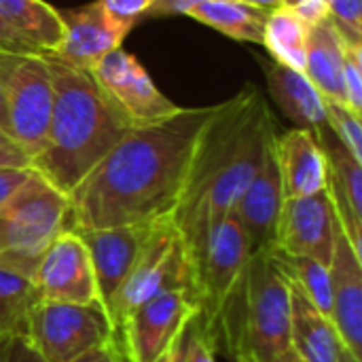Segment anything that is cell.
Masks as SVG:
<instances>
[{
	"mask_svg": "<svg viewBox=\"0 0 362 362\" xmlns=\"http://www.w3.org/2000/svg\"><path fill=\"white\" fill-rule=\"evenodd\" d=\"M214 106L180 108L161 123L134 127L68 193L66 227L106 229L172 218Z\"/></svg>",
	"mask_w": 362,
	"mask_h": 362,
	"instance_id": "obj_1",
	"label": "cell"
},
{
	"mask_svg": "<svg viewBox=\"0 0 362 362\" xmlns=\"http://www.w3.org/2000/svg\"><path fill=\"white\" fill-rule=\"evenodd\" d=\"M276 136L274 115L250 83L214 106L193 153L182 195L172 212L191 267L204 252L210 233L233 212L240 195L261 170Z\"/></svg>",
	"mask_w": 362,
	"mask_h": 362,
	"instance_id": "obj_2",
	"label": "cell"
},
{
	"mask_svg": "<svg viewBox=\"0 0 362 362\" xmlns=\"http://www.w3.org/2000/svg\"><path fill=\"white\" fill-rule=\"evenodd\" d=\"M53 81L47 144L30 170L53 189L68 193L134 129L100 89L89 70L45 55Z\"/></svg>",
	"mask_w": 362,
	"mask_h": 362,
	"instance_id": "obj_3",
	"label": "cell"
},
{
	"mask_svg": "<svg viewBox=\"0 0 362 362\" xmlns=\"http://www.w3.org/2000/svg\"><path fill=\"white\" fill-rule=\"evenodd\" d=\"M257 362H278L291 354V284L272 248L252 252L221 331L218 348Z\"/></svg>",
	"mask_w": 362,
	"mask_h": 362,
	"instance_id": "obj_4",
	"label": "cell"
},
{
	"mask_svg": "<svg viewBox=\"0 0 362 362\" xmlns=\"http://www.w3.org/2000/svg\"><path fill=\"white\" fill-rule=\"evenodd\" d=\"M68 225V197L30 170L0 204V269L32 280L51 240Z\"/></svg>",
	"mask_w": 362,
	"mask_h": 362,
	"instance_id": "obj_5",
	"label": "cell"
},
{
	"mask_svg": "<svg viewBox=\"0 0 362 362\" xmlns=\"http://www.w3.org/2000/svg\"><path fill=\"white\" fill-rule=\"evenodd\" d=\"M0 89L6 132L34 159L47 144L53 108V81L47 57L0 51Z\"/></svg>",
	"mask_w": 362,
	"mask_h": 362,
	"instance_id": "obj_6",
	"label": "cell"
},
{
	"mask_svg": "<svg viewBox=\"0 0 362 362\" xmlns=\"http://www.w3.org/2000/svg\"><path fill=\"white\" fill-rule=\"evenodd\" d=\"M170 288L193 291V267L172 218H163L153 225L136 265L106 305L115 333L138 305Z\"/></svg>",
	"mask_w": 362,
	"mask_h": 362,
	"instance_id": "obj_7",
	"label": "cell"
},
{
	"mask_svg": "<svg viewBox=\"0 0 362 362\" xmlns=\"http://www.w3.org/2000/svg\"><path fill=\"white\" fill-rule=\"evenodd\" d=\"M250 257V242L240 223L229 214L210 233L206 248L193 267V291L199 314L216 344L221 339L227 308L240 288Z\"/></svg>",
	"mask_w": 362,
	"mask_h": 362,
	"instance_id": "obj_8",
	"label": "cell"
},
{
	"mask_svg": "<svg viewBox=\"0 0 362 362\" xmlns=\"http://www.w3.org/2000/svg\"><path fill=\"white\" fill-rule=\"evenodd\" d=\"M25 337L45 362H72L115 339V329L102 303L38 301L30 312Z\"/></svg>",
	"mask_w": 362,
	"mask_h": 362,
	"instance_id": "obj_9",
	"label": "cell"
},
{
	"mask_svg": "<svg viewBox=\"0 0 362 362\" xmlns=\"http://www.w3.org/2000/svg\"><path fill=\"white\" fill-rule=\"evenodd\" d=\"M197 312V297L191 288H170L138 305L117 329L115 341L127 362H155Z\"/></svg>",
	"mask_w": 362,
	"mask_h": 362,
	"instance_id": "obj_10",
	"label": "cell"
},
{
	"mask_svg": "<svg viewBox=\"0 0 362 362\" xmlns=\"http://www.w3.org/2000/svg\"><path fill=\"white\" fill-rule=\"evenodd\" d=\"M89 72L134 127L161 123L180 110V106L159 91L138 57L125 49H115Z\"/></svg>",
	"mask_w": 362,
	"mask_h": 362,
	"instance_id": "obj_11",
	"label": "cell"
},
{
	"mask_svg": "<svg viewBox=\"0 0 362 362\" xmlns=\"http://www.w3.org/2000/svg\"><path fill=\"white\" fill-rule=\"evenodd\" d=\"M32 284L40 301L102 303L91 257L74 229H62L45 248Z\"/></svg>",
	"mask_w": 362,
	"mask_h": 362,
	"instance_id": "obj_12",
	"label": "cell"
},
{
	"mask_svg": "<svg viewBox=\"0 0 362 362\" xmlns=\"http://www.w3.org/2000/svg\"><path fill=\"white\" fill-rule=\"evenodd\" d=\"M335 227L337 218L327 189L316 195L284 197L276 223L274 248L291 257H305L329 265L335 246Z\"/></svg>",
	"mask_w": 362,
	"mask_h": 362,
	"instance_id": "obj_13",
	"label": "cell"
},
{
	"mask_svg": "<svg viewBox=\"0 0 362 362\" xmlns=\"http://www.w3.org/2000/svg\"><path fill=\"white\" fill-rule=\"evenodd\" d=\"M331 274V322L344 348L362 361V257L335 227V246L329 263Z\"/></svg>",
	"mask_w": 362,
	"mask_h": 362,
	"instance_id": "obj_14",
	"label": "cell"
},
{
	"mask_svg": "<svg viewBox=\"0 0 362 362\" xmlns=\"http://www.w3.org/2000/svg\"><path fill=\"white\" fill-rule=\"evenodd\" d=\"M155 225V223H153ZM153 225L74 229L89 250L100 301L106 308L136 265ZM70 229V227H68Z\"/></svg>",
	"mask_w": 362,
	"mask_h": 362,
	"instance_id": "obj_15",
	"label": "cell"
},
{
	"mask_svg": "<svg viewBox=\"0 0 362 362\" xmlns=\"http://www.w3.org/2000/svg\"><path fill=\"white\" fill-rule=\"evenodd\" d=\"M276 142V138H274ZM274 142L269 144L263 165L250 185L240 195L238 204L233 206L231 216L244 229L252 252L274 248V233L276 223L284 204V189L280 180V170L276 161Z\"/></svg>",
	"mask_w": 362,
	"mask_h": 362,
	"instance_id": "obj_16",
	"label": "cell"
},
{
	"mask_svg": "<svg viewBox=\"0 0 362 362\" xmlns=\"http://www.w3.org/2000/svg\"><path fill=\"white\" fill-rule=\"evenodd\" d=\"M316 134L327 159V193L335 218L352 248L362 257V163L327 127Z\"/></svg>",
	"mask_w": 362,
	"mask_h": 362,
	"instance_id": "obj_17",
	"label": "cell"
},
{
	"mask_svg": "<svg viewBox=\"0 0 362 362\" xmlns=\"http://www.w3.org/2000/svg\"><path fill=\"white\" fill-rule=\"evenodd\" d=\"M59 15L64 21V38L53 57L74 68L91 70L102 57L121 49V42L125 40V34L102 13L98 0L59 11Z\"/></svg>",
	"mask_w": 362,
	"mask_h": 362,
	"instance_id": "obj_18",
	"label": "cell"
},
{
	"mask_svg": "<svg viewBox=\"0 0 362 362\" xmlns=\"http://www.w3.org/2000/svg\"><path fill=\"white\" fill-rule=\"evenodd\" d=\"M276 161L284 197L316 195L327 189V159L318 134L295 127L276 136Z\"/></svg>",
	"mask_w": 362,
	"mask_h": 362,
	"instance_id": "obj_19",
	"label": "cell"
},
{
	"mask_svg": "<svg viewBox=\"0 0 362 362\" xmlns=\"http://www.w3.org/2000/svg\"><path fill=\"white\" fill-rule=\"evenodd\" d=\"M261 66L272 100L297 127L312 132L327 127V100L301 70H293L278 62H263Z\"/></svg>",
	"mask_w": 362,
	"mask_h": 362,
	"instance_id": "obj_20",
	"label": "cell"
},
{
	"mask_svg": "<svg viewBox=\"0 0 362 362\" xmlns=\"http://www.w3.org/2000/svg\"><path fill=\"white\" fill-rule=\"evenodd\" d=\"M291 284V352L297 362H337L339 335L325 316L293 282Z\"/></svg>",
	"mask_w": 362,
	"mask_h": 362,
	"instance_id": "obj_21",
	"label": "cell"
},
{
	"mask_svg": "<svg viewBox=\"0 0 362 362\" xmlns=\"http://www.w3.org/2000/svg\"><path fill=\"white\" fill-rule=\"evenodd\" d=\"M346 40L329 19V15L310 25L308 30V45H305V66L303 74L310 83L320 91L325 100L341 102L344 104V89H341V74H344V59H346Z\"/></svg>",
	"mask_w": 362,
	"mask_h": 362,
	"instance_id": "obj_22",
	"label": "cell"
},
{
	"mask_svg": "<svg viewBox=\"0 0 362 362\" xmlns=\"http://www.w3.org/2000/svg\"><path fill=\"white\" fill-rule=\"evenodd\" d=\"M0 19L42 55H53L62 45V15L45 0H0Z\"/></svg>",
	"mask_w": 362,
	"mask_h": 362,
	"instance_id": "obj_23",
	"label": "cell"
},
{
	"mask_svg": "<svg viewBox=\"0 0 362 362\" xmlns=\"http://www.w3.org/2000/svg\"><path fill=\"white\" fill-rule=\"evenodd\" d=\"M267 15L269 8L240 0H204L195 4L187 17H193L233 40L261 45Z\"/></svg>",
	"mask_w": 362,
	"mask_h": 362,
	"instance_id": "obj_24",
	"label": "cell"
},
{
	"mask_svg": "<svg viewBox=\"0 0 362 362\" xmlns=\"http://www.w3.org/2000/svg\"><path fill=\"white\" fill-rule=\"evenodd\" d=\"M308 23L291 8H272L263 30V47L274 62L301 70L305 66V45H308Z\"/></svg>",
	"mask_w": 362,
	"mask_h": 362,
	"instance_id": "obj_25",
	"label": "cell"
},
{
	"mask_svg": "<svg viewBox=\"0 0 362 362\" xmlns=\"http://www.w3.org/2000/svg\"><path fill=\"white\" fill-rule=\"evenodd\" d=\"M40 301L32 280L0 269V339L28 333L32 308Z\"/></svg>",
	"mask_w": 362,
	"mask_h": 362,
	"instance_id": "obj_26",
	"label": "cell"
},
{
	"mask_svg": "<svg viewBox=\"0 0 362 362\" xmlns=\"http://www.w3.org/2000/svg\"><path fill=\"white\" fill-rule=\"evenodd\" d=\"M272 255L280 269L284 272L286 280L293 282L325 316L331 318V274L329 265H322L314 259L305 257H291L276 248H272Z\"/></svg>",
	"mask_w": 362,
	"mask_h": 362,
	"instance_id": "obj_27",
	"label": "cell"
},
{
	"mask_svg": "<svg viewBox=\"0 0 362 362\" xmlns=\"http://www.w3.org/2000/svg\"><path fill=\"white\" fill-rule=\"evenodd\" d=\"M327 115V129L346 146V151L362 163V123L361 115L352 112L341 102L327 100L325 106Z\"/></svg>",
	"mask_w": 362,
	"mask_h": 362,
	"instance_id": "obj_28",
	"label": "cell"
},
{
	"mask_svg": "<svg viewBox=\"0 0 362 362\" xmlns=\"http://www.w3.org/2000/svg\"><path fill=\"white\" fill-rule=\"evenodd\" d=\"M218 344L197 312L180 335V362H216Z\"/></svg>",
	"mask_w": 362,
	"mask_h": 362,
	"instance_id": "obj_29",
	"label": "cell"
},
{
	"mask_svg": "<svg viewBox=\"0 0 362 362\" xmlns=\"http://www.w3.org/2000/svg\"><path fill=\"white\" fill-rule=\"evenodd\" d=\"M327 15L348 45L362 47V0H327Z\"/></svg>",
	"mask_w": 362,
	"mask_h": 362,
	"instance_id": "obj_30",
	"label": "cell"
},
{
	"mask_svg": "<svg viewBox=\"0 0 362 362\" xmlns=\"http://www.w3.org/2000/svg\"><path fill=\"white\" fill-rule=\"evenodd\" d=\"M344 104L362 117V47L346 45L344 74H341Z\"/></svg>",
	"mask_w": 362,
	"mask_h": 362,
	"instance_id": "obj_31",
	"label": "cell"
},
{
	"mask_svg": "<svg viewBox=\"0 0 362 362\" xmlns=\"http://www.w3.org/2000/svg\"><path fill=\"white\" fill-rule=\"evenodd\" d=\"M153 0H98L102 13L108 17V21L121 30L125 36L132 32V28L151 11Z\"/></svg>",
	"mask_w": 362,
	"mask_h": 362,
	"instance_id": "obj_32",
	"label": "cell"
},
{
	"mask_svg": "<svg viewBox=\"0 0 362 362\" xmlns=\"http://www.w3.org/2000/svg\"><path fill=\"white\" fill-rule=\"evenodd\" d=\"M0 362H45L23 335L0 339Z\"/></svg>",
	"mask_w": 362,
	"mask_h": 362,
	"instance_id": "obj_33",
	"label": "cell"
},
{
	"mask_svg": "<svg viewBox=\"0 0 362 362\" xmlns=\"http://www.w3.org/2000/svg\"><path fill=\"white\" fill-rule=\"evenodd\" d=\"M32 159L25 151L0 127V170H30Z\"/></svg>",
	"mask_w": 362,
	"mask_h": 362,
	"instance_id": "obj_34",
	"label": "cell"
},
{
	"mask_svg": "<svg viewBox=\"0 0 362 362\" xmlns=\"http://www.w3.org/2000/svg\"><path fill=\"white\" fill-rule=\"evenodd\" d=\"M282 6L295 11L308 28L327 17V0H282Z\"/></svg>",
	"mask_w": 362,
	"mask_h": 362,
	"instance_id": "obj_35",
	"label": "cell"
},
{
	"mask_svg": "<svg viewBox=\"0 0 362 362\" xmlns=\"http://www.w3.org/2000/svg\"><path fill=\"white\" fill-rule=\"evenodd\" d=\"M72 362H127V361H125V356H123V352H121L119 344H117L115 339H110V341H106V344H102V346H98V348L89 350V352L81 354L78 358H74Z\"/></svg>",
	"mask_w": 362,
	"mask_h": 362,
	"instance_id": "obj_36",
	"label": "cell"
},
{
	"mask_svg": "<svg viewBox=\"0 0 362 362\" xmlns=\"http://www.w3.org/2000/svg\"><path fill=\"white\" fill-rule=\"evenodd\" d=\"M204 0H153L148 15L153 17H172V15H189V11Z\"/></svg>",
	"mask_w": 362,
	"mask_h": 362,
	"instance_id": "obj_37",
	"label": "cell"
},
{
	"mask_svg": "<svg viewBox=\"0 0 362 362\" xmlns=\"http://www.w3.org/2000/svg\"><path fill=\"white\" fill-rule=\"evenodd\" d=\"M0 51H6V53H38L23 38H19L2 19H0Z\"/></svg>",
	"mask_w": 362,
	"mask_h": 362,
	"instance_id": "obj_38",
	"label": "cell"
},
{
	"mask_svg": "<svg viewBox=\"0 0 362 362\" xmlns=\"http://www.w3.org/2000/svg\"><path fill=\"white\" fill-rule=\"evenodd\" d=\"M30 170H0V204L15 193V189L28 178Z\"/></svg>",
	"mask_w": 362,
	"mask_h": 362,
	"instance_id": "obj_39",
	"label": "cell"
},
{
	"mask_svg": "<svg viewBox=\"0 0 362 362\" xmlns=\"http://www.w3.org/2000/svg\"><path fill=\"white\" fill-rule=\"evenodd\" d=\"M180 335H182V333H180ZM155 362H180V337H178V339H176V341H174V344H172V346H170V348H168V350H165Z\"/></svg>",
	"mask_w": 362,
	"mask_h": 362,
	"instance_id": "obj_40",
	"label": "cell"
},
{
	"mask_svg": "<svg viewBox=\"0 0 362 362\" xmlns=\"http://www.w3.org/2000/svg\"><path fill=\"white\" fill-rule=\"evenodd\" d=\"M240 2H248V4H255V6H261V8H278L282 6V0H240Z\"/></svg>",
	"mask_w": 362,
	"mask_h": 362,
	"instance_id": "obj_41",
	"label": "cell"
},
{
	"mask_svg": "<svg viewBox=\"0 0 362 362\" xmlns=\"http://www.w3.org/2000/svg\"><path fill=\"white\" fill-rule=\"evenodd\" d=\"M229 358H231V362H257L252 361V358H248V356H244V354H240V352H233V354H229ZM278 362H297V358L293 356V352L288 354V356H284L282 361Z\"/></svg>",
	"mask_w": 362,
	"mask_h": 362,
	"instance_id": "obj_42",
	"label": "cell"
},
{
	"mask_svg": "<svg viewBox=\"0 0 362 362\" xmlns=\"http://www.w3.org/2000/svg\"><path fill=\"white\" fill-rule=\"evenodd\" d=\"M337 362H362L361 358H356L348 348H344V344L339 346V352H337Z\"/></svg>",
	"mask_w": 362,
	"mask_h": 362,
	"instance_id": "obj_43",
	"label": "cell"
},
{
	"mask_svg": "<svg viewBox=\"0 0 362 362\" xmlns=\"http://www.w3.org/2000/svg\"><path fill=\"white\" fill-rule=\"evenodd\" d=\"M0 127L6 132V110H4V98H2V89H0ZM8 134V132H6Z\"/></svg>",
	"mask_w": 362,
	"mask_h": 362,
	"instance_id": "obj_44",
	"label": "cell"
}]
</instances>
